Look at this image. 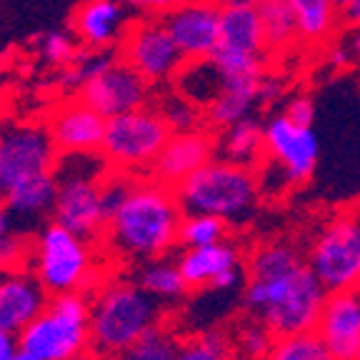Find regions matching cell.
Returning a JSON list of instances; mask_svg holds the SVG:
<instances>
[{
  "label": "cell",
  "mask_w": 360,
  "mask_h": 360,
  "mask_svg": "<svg viewBox=\"0 0 360 360\" xmlns=\"http://www.w3.org/2000/svg\"><path fill=\"white\" fill-rule=\"evenodd\" d=\"M183 215L186 210L175 188L163 186L153 175H138L130 195L108 223L103 245L112 258L128 265L173 255L180 245Z\"/></svg>",
  "instance_id": "1"
},
{
  "label": "cell",
  "mask_w": 360,
  "mask_h": 360,
  "mask_svg": "<svg viewBox=\"0 0 360 360\" xmlns=\"http://www.w3.org/2000/svg\"><path fill=\"white\" fill-rule=\"evenodd\" d=\"M160 323H165V305L133 278H103L90 292V350L103 358H118Z\"/></svg>",
  "instance_id": "2"
},
{
  "label": "cell",
  "mask_w": 360,
  "mask_h": 360,
  "mask_svg": "<svg viewBox=\"0 0 360 360\" xmlns=\"http://www.w3.org/2000/svg\"><path fill=\"white\" fill-rule=\"evenodd\" d=\"M326 300L328 290L313 276L308 263L270 281L245 278L243 285V308L276 338L315 333Z\"/></svg>",
  "instance_id": "3"
},
{
  "label": "cell",
  "mask_w": 360,
  "mask_h": 360,
  "mask_svg": "<svg viewBox=\"0 0 360 360\" xmlns=\"http://www.w3.org/2000/svg\"><path fill=\"white\" fill-rule=\"evenodd\" d=\"M110 165L101 153L60 155L53 170L58 180V195L51 220L90 243L103 240L108 228L103 210V180Z\"/></svg>",
  "instance_id": "4"
},
{
  "label": "cell",
  "mask_w": 360,
  "mask_h": 360,
  "mask_svg": "<svg viewBox=\"0 0 360 360\" xmlns=\"http://www.w3.org/2000/svg\"><path fill=\"white\" fill-rule=\"evenodd\" d=\"M175 195L186 213L215 215L233 225L253 215L260 200V188L253 168L215 158L183 180L175 188Z\"/></svg>",
  "instance_id": "5"
},
{
  "label": "cell",
  "mask_w": 360,
  "mask_h": 360,
  "mask_svg": "<svg viewBox=\"0 0 360 360\" xmlns=\"http://www.w3.org/2000/svg\"><path fill=\"white\" fill-rule=\"evenodd\" d=\"M28 270L38 278L48 295L73 290L93 292L103 281L93 258V243L53 220L33 233Z\"/></svg>",
  "instance_id": "6"
},
{
  "label": "cell",
  "mask_w": 360,
  "mask_h": 360,
  "mask_svg": "<svg viewBox=\"0 0 360 360\" xmlns=\"http://www.w3.org/2000/svg\"><path fill=\"white\" fill-rule=\"evenodd\" d=\"M321 143L313 125H298L283 112L265 120V158L255 168L260 198H278L303 186L318 168Z\"/></svg>",
  "instance_id": "7"
},
{
  "label": "cell",
  "mask_w": 360,
  "mask_h": 360,
  "mask_svg": "<svg viewBox=\"0 0 360 360\" xmlns=\"http://www.w3.org/2000/svg\"><path fill=\"white\" fill-rule=\"evenodd\" d=\"M18 345L43 360H80L90 350V292L51 295L43 313L18 335Z\"/></svg>",
  "instance_id": "8"
},
{
  "label": "cell",
  "mask_w": 360,
  "mask_h": 360,
  "mask_svg": "<svg viewBox=\"0 0 360 360\" xmlns=\"http://www.w3.org/2000/svg\"><path fill=\"white\" fill-rule=\"evenodd\" d=\"M170 135L173 133L155 105L138 108L133 112L108 120L101 155L112 170L150 175L153 163L170 141Z\"/></svg>",
  "instance_id": "9"
},
{
  "label": "cell",
  "mask_w": 360,
  "mask_h": 360,
  "mask_svg": "<svg viewBox=\"0 0 360 360\" xmlns=\"http://www.w3.org/2000/svg\"><path fill=\"white\" fill-rule=\"evenodd\" d=\"M305 263L330 292L360 288V213H338L318 228L305 250Z\"/></svg>",
  "instance_id": "10"
},
{
  "label": "cell",
  "mask_w": 360,
  "mask_h": 360,
  "mask_svg": "<svg viewBox=\"0 0 360 360\" xmlns=\"http://www.w3.org/2000/svg\"><path fill=\"white\" fill-rule=\"evenodd\" d=\"M118 51L120 58L135 73H141L153 88L173 83L188 63L160 15H146L130 22Z\"/></svg>",
  "instance_id": "11"
},
{
  "label": "cell",
  "mask_w": 360,
  "mask_h": 360,
  "mask_svg": "<svg viewBox=\"0 0 360 360\" xmlns=\"http://www.w3.org/2000/svg\"><path fill=\"white\" fill-rule=\"evenodd\" d=\"M56 143L40 123H11L3 128L0 143V195L35 175L53 173L58 165Z\"/></svg>",
  "instance_id": "12"
},
{
  "label": "cell",
  "mask_w": 360,
  "mask_h": 360,
  "mask_svg": "<svg viewBox=\"0 0 360 360\" xmlns=\"http://www.w3.org/2000/svg\"><path fill=\"white\" fill-rule=\"evenodd\" d=\"M175 260L191 290L231 292L243 285L245 263L240 248L231 238L215 245L183 248V253L175 255Z\"/></svg>",
  "instance_id": "13"
},
{
  "label": "cell",
  "mask_w": 360,
  "mask_h": 360,
  "mask_svg": "<svg viewBox=\"0 0 360 360\" xmlns=\"http://www.w3.org/2000/svg\"><path fill=\"white\" fill-rule=\"evenodd\" d=\"M150 96L153 85L141 73H135L123 58L112 63L105 73L85 83L78 93L80 101L88 103L105 120L150 105Z\"/></svg>",
  "instance_id": "14"
},
{
  "label": "cell",
  "mask_w": 360,
  "mask_h": 360,
  "mask_svg": "<svg viewBox=\"0 0 360 360\" xmlns=\"http://www.w3.org/2000/svg\"><path fill=\"white\" fill-rule=\"evenodd\" d=\"M160 18L186 60L213 58L220 48V3L186 0Z\"/></svg>",
  "instance_id": "15"
},
{
  "label": "cell",
  "mask_w": 360,
  "mask_h": 360,
  "mask_svg": "<svg viewBox=\"0 0 360 360\" xmlns=\"http://www.w3.org/2000/svg\"><path fill=\"white\" fill-rule=\"evenodd\" d=\"M105 125L108 120L101 112H96L78 96H70L48 112L45 128L60 155H78V153H101Z\"/></svg>",
  "instance_id": "16"
},
{
  "label": "cell",
  "mask_w": 360,
  "mask_h": 360,
  "mask_svg": "<svg viewBox=\"0 0 360 360\" xmlns=\"http://www.w3.org/2000/svg\"><path fill=\"white\" fill-rule=\"evenodd\" d=\"M215 158L218 150H215V135L210 130L200 128L191 133H173L153 163L150 175L163 186L178 188L183 180H188Z\"/></svg>",
  "instance_id": "17"
},
{
  "label": "cell",
  "mask_w": 360,
  "mask_h": 360,
  "mask_svg": "<svg viewBox=\"0 0 360 360\" xmlns=\"http://www.w3.org/2000/svg\"><path fill=\"white\" fill-rule=\"evenodd\" d=\"M315 335L335 360H360V288L328 295Z\"/></svg>",
  "instance_id": "18"
},
{
  "label": "cell",
  "mask_w": 360,
  "mask_h": 360,
  "mask_svg": "<svg viewBox=\"0 0 360 360\" xmlns=\"http://www.w3.org/2000/svg\"><path fill=\"white\" fill-rule=\"evenodd\" d=\"M48 300V290L28 268L0 273V333L18 338L43 313Z\"/></svg>",
  "instance_id": "19"
},
{
  "label": "cell",
  "mask_w": 360,
  "mask_h": 360,
  "mask_svg": "<svg viewBox=\"0 0 360 360\" xmlns=\"http://www.w3.org/2000/svg\"><path fill=\"white\" fill-rule=\"evenodd\" d=\"M130 28V8L123 0H85L70 18V33L85 48H120Z\"/></svg>",
  "instance_id": "20"
},
{
  "label": "cell",
  "mask_w": 360,
  "mask_h": 360,
  "mask_svg": "<svg viewBox=\"0 0 360 360\" xmlns=\"http://www.w3.org/2000/svg\"><path fill=\"white\" fill-rule=\"evenodd\" d=\"M220 48L268 56L258 0H220Z\"/></svg>",
  "instance_id": "21"
},
{
  "label": "cell",
  "mask_w": 360,
  "mask_h": 360,
  "mask_svg": "<svg viewBox=\"0 0 360 360\" xmlns=\"http://www.w3.org/2000/svg\"><path fill=\"white\" fill-rule=\"evenodd\" d=\"M215 150H218L220 160L255 170L265 158V123L255 115H248V118L218 130Z\"/></svg>",
  "instance_id": "22"
},
{
  "label": "cell",
  "mask_w": 360,
  "mask_h": 360,
  "mask_svg": "<svg viewBox=\"0 0 360 360\" xmlns=\"http://www.w3.org/2000/svg\"><path fill=\"white\" fill-rule=\"evenodd\" d=\"M255 105H260V78H223L220 96L205 108V123L223 130L253 115Z\"/></svg>",
  "instance_id": "23"
},
{
  "label": "cell",
  "mask_w": 360,
  "mask_h": 360,
  "mask_svg": "<svg viewBox=\"0 0 360 360\" xmlns=\"http://www.w3.org/2000/svg\"><path fill=\"white\" fill-rule=\"evenodd\" d=\"M58 195V180L53 173L35 175L13 186L6 195H0V202L11 210V215L22 223H33L40 218H51L53 205Z\"/></svg>",
  "instance_id": "24"
},
{
  "label": "cell",
  "mask_w": 360,
  "mask_h": 360,
  "mask_svg": "<svg viewBox=\"0 0 360 360\" xmlns=\"http://www.w3.org/2000/svg\"><path fill=\"white\" fill-rule=\"evenodd\" d=\"M305 265V250L288 238H270L250 250L245 258V278L250 281H270L288 276Z\"/></svg>",
  "instance_id": "25"
},
{
  "label": "cell",
  "mask_w": 360,
  "mask_h": 360,
  "mask_svg": "<svg viewBox=\"0 0 360 360\" xmlns=\"http://www.w3.org/2000/svg\"><path fill=\"white\" fill-rule=\"evenodd\" d=\"M130 278H133L150 298H155L158 303H163V305L180 303V300L191 292L186 278H183V273H180L178 260H175L173 255L133 265Z\"/></svg>",
  "instance_id": "26"
},
{
  "label": "cell",
  "mask_w": 360,
  "mask_h": 360,
  "mask_svg": "<svg viewBox=\"0 0 360 360\" xmlns=\"http://www.w3.org/2000/svg\"><path fill=\"white\" fill-rule=\"evenodd\" d=\"M115 60H120L118 48H85V45H80L73 63H68L65 68L58 70V88L68 98L78 96L85 83L98 78L101 73H105Z\"/></svg>",
  "instance_id": "27"
},
{
  "label": "cell",
  "mask_w": 360,
  "mask_h": 360,
  "mask_svg": "<svg viewBox=\"0 0 360 360\" xmlns=\"http://www.w3.org/2000/svg\"><path fill=\"white\" fill-rule=\"evenodd\" d=\"M303 43L321 45L330 40L340 20V8L333 0H288Z\"/></svg>",
  "instance_id": "28"
},
{
  "label": "cell",
  "mask_w": 360,
  "mask_h": 360,
  "mask_svg": "<svg viewBox=\"0 0 360 360\" xmlns=\"http://www.w3.org/2000/svg\"><path fill=\"white\" fill-rule=\"evenodd\" d=\"M173 83L175 93L186 96L188 101H193L205 110L208 105H213V101L223 90V75H220L213 58H205V60H188Z\"/></svg>",
  "instance_id": "29"
},
{
  "label": "cell",
  "mask_w": 360,
  "mask_h": 360,
  "mask_svg": "<svg viewBox=\"0 0 360 360\" xmlns=\"http://www.w3.org/2000/svg\"><path fill=\"white\" fill-rule=\"evenodd\" d=\"M258 13L268 53H285L300 40L295 15L288 0H258Z\"/></svg>",
  "instance_id": "30"
},
{
  "label": "cell",
  "mask_w": 360,
  "mask_h": 360,
  "mask_svg": "<svg viewBox=\"0 0 360 360\" xmlns=\"http://www.w3.org/2000/svg\"><path fill=\"white\" fill-rule=\"evenodd\" d=\"M180 345H183L180 335L175 333V328L165 321L153 328V330H148L138 343L125 348L118 358H112V360H178Z\"/></svg>",
  "instance_id": "31"
},
{
  "label": "cell",
  "mask_w": 360,
  "mask_h": 360,
  "mask_svg": "<svg viewBox=\"0 0 360 360\" xmlns=\"http://www.w3.org/2000/svg\"><path fill=\"white\" fill-rule=\"evenodd\" d=\"M231 238V223L223 218L205 213H186L180 223V245L183 248H202L215 245Z\"/></svg>",
  "instance_id": "32"
},
{
  "label": "cell",
  "mask_w": 360,
  "mask_h": 360,
  "mask_svg": "<svg viewBox=\"0 0 360 360\" xmlns=\"http://www.w3.org/2000/svg\"><path fill=\"white\" fill-rule=\"evenodd\" d=\"M155 108H158V112L163 115L170 133H191V130H200L202 120H205L202 108L195 105L193 101H188L186 96L175 93V90L160 98V103H158Z\"/></svg>",
  "instance_id": "33"
},
{
  "label": "cell",
  "mask_w": 360,
  "mask_h": 360,
  "mask_svg": "<svg viewBox=\"0 0 360 360\" xmlns=\"http://www.w3.org/2000/svg\"><path fill=\"white\" fill-rule=\"evenodd\" d=\"M233 340L225 333L202 330L183 340L178 360H233Z\"/></svg>",
  "instance_id": "34"
},
{
  "label": "cell",
  "mask_w": 360,
  "mask_h": 360,
  "mask_svg": "<svg viewBox=\"0 0 360 360\" xmlns=\"http://www.w3.org/2000/svg\"><path fill=\"white\" fill-rule=\"evenodd\" d=\"M278 338L258 321V318H248L238 326L236 338H233V350L240 353L245 360H268L270 350L276 345Z\"/></svg>",
  "instance_id": "35"
},
{
  "label": "cell",
  "mask_w": 360,
  "mask_h": 360,
  "mask_svg": "<svg viewBox=\"0 0 360 360\" xmlns=\"http://www.w3.org/2000/svg\"><path fill=\"white\" fill-rule=\"evenodd\" d=\"M268 360H335L315 333L278 338Z\"/></svg>",
  "instance_id": "36"
},
{
  "label": "cell",
  "mask_w": 360,
  "mask_h": 360,
  "mask_svg": "<svg viewBox=\"0 0 360 360\" xmlns=\"http://www.w3.org/2000/svg\"><path fill=\"white\" fill-rule=\"evenodd\" d=\"M80 43L70 30H48L38 38V53L40 60L51 68H65L68 63H73L78 56Z\"/></svg>",
  "instance_id": "37"
},
{
  "label": "cell",
  "mask_w": 360,
  "mask_h": 360,
  "mask_svg": "<svg viewBox=\"0 0 360 360\" xmlns=\"http://www.w3.org/2000/svg\"><path fill=\"white\" fill-rule=\"evenodd\" d=\"M30 250H33V236H22L18 231L11 233L0 243V273L25 270L30 263Z\"/></svg>",
  "instance_id": "38"
},
{
  "label": "cell",
  "mask_w": 360,
  "mask_h": 360,
  "mask_svg": "<svg viewBox=\"0 0 360 360\" xmlns=\"http://www.w3.org/2000/svg\"><path fill=\"white\" fill-rule=\"evenodd\" d=\"M283 115L285 118H290L292 123L298 125H313L315 120V103L310 96H305V93H298V96H292L290 101L285 103V108H283Z\"/></svg>",
  "instance_id": "39"
},
{
  "label": "cell",
  "mask_w": 360,
  "mask_h": 360,
  "mask_svg": "<svg viewBox=\"0 0 360 360\" xmlns=\"http://www.w3.org/2000/svg\"><path fill=\"white\" fill-rule=\"evenodd\" d=\"M283 96H285V83H283V78L265 73L263 78H260V103L270 105V103L283 101Z\"/></svg>",
  "instance_id": "40"
},
{
  "label": "cell",
  "mask_w": 360,
  "mask_h": 360,
  "mask_svg": "<svg viewBox=\"0 0 360 360\" xmlns=\"http://www.w3.org/2000/svg\"><path fill=\"white\" fill-rule=\"evenodd\" d=\"M353 60H358V58H355L350 43H335L330 51H328V63H330L333 68H338V70L353 65Z\"/></svg>",
  "instance_id": "41"
},
{
  "label": "cell",
  "mask_w": 360,
  "mask_h": 360,
  "mask_svg": "<svg viewBox=\"0 0 360 360\" xmlns=\"http://www.w3.org/2000/svg\"><path fill=\"white\" fill-rule=\"evenodd\" d=\"M340 20L350 28H360V0H350L348 6L340 8Z\"/></svg>",
  "instance_id": "42"
},
{
  "label": "cell",
  "mask_w": 360,
  "mask_h": 360,
  "mask_svg": "<svg viewBox=\"0 0 360 360\" xmlns=\"http://www.w3.org/2000/svg\"><path fill=\"white\" fill-rule=\"evenodd\" d=\"M11 233H15V218H13L11 210L0 202V243L6 240Z\"/></svg>",
  "instance_id": "43"
},
{
  "label": "cell",
  "mask_w": 360,
  "mask_h": 360,
  "mask_svg": "<svg viewBox=\"0 0 360 360\" xmlns=\"http://www.w3.org/2000/svg\"><path fill=\"white\" fill-rule=\"evenodd\" d=\"M180 3H186V0H150V6H148V15H165V13L175 11Z\"/></svg>",
  "instance_id": "44"
},
{
  "label": "cell",
  "mask_w": 360,
  "mask_h": 360,
  "mask_svg": "<svg viewBox=\"0 0 360 360\" xmlns=\"http://www.w3.org/2000/svg\"><path fill=\"white\" fill-rule=\"evenodd\" d=\"M18 338L15 335H6V333H0V360H11L13 355L18 353Z\"/></svg>",
  "instance_id": "45"
},
{
  "label": "cell",
  "mask_w": 360,
  "mask_h": 360,
  "mask_svg": "<svg viewBox=\"0 0 360 360\" xmlns=\"http://www.w3.org/2000/svg\"><path fill=\"white\" fill-rule=\"evenodd\" d=\"M123 3L130 8V11L146 13V15H148V6H150V0H123Z\"/></svg>",
  "instance_id": "46"
},
{
  "label": "cell",
  "mask_w": 360,
  "mask_h": 360,
  "mask_svg": "<svg viewBox=\"0 0 360 360\" xmlns=\"http://www.w3.org/2000/svg\"><path fill=\"white\" fill-rule=\"evenodd\" d=\"M350 48H353L355 58L360 60V28H355L353 35H350Z\"/></svg>",
  "instance_id": "47"
},
{
  "label": "cell",
  "mask_w": 360,
  "mask_h": 360,
  "mask_svg": "<svg viewBox=\"0 0 360 360\" xmlns=\"http://www.w3.org/2000/svg\"><path fill=\"white\" fill-rule=\"evenodd\" d=\"M11 360H43V358H38V355H33V353H28V350H22V348H18V353L13 355Z\"/></svg>",
  "instance_id": "48"
},
{
  "label": "cell",
  "mask_w": 360,
  "mask_h": 360,
  "mask_svg": "<svg viewBox=\"0 0 360 360\" xmlns=\"http://www.w3.org/2000/svg\"><path fill=\"white\" fill-rule=\"evenodd\" d=\"M80 360H110V358H103V355H98V353H88L85 358H80Z\"/></svg>",
  "instance_id": "49"
},
{
  "label": "cell",
  "mask_w": 360,
  "mask_h": 360,
  "mask_svg": "<svg viewBox=\"0 0 360 360\" xmlns=\"http://www.w3.org/2000/svg\"><path fill=\"white\" fill-rule=\"evenodd\" d=\"M333 3H335V6H338V8H343V6H348L350 0H333Z\"/></svg>",
  "instance_id": "50"
},
{
  "label": "cell",
  "mask_w": 360,
  "mask_h": 360,
  "mask_svg": "<svg viewBox=\"0 0 360 360\" xmlns=\"http://www.w3.org/2000/svg\"><path fill=\"white\" fill-rule=\"evenodd\" d=\"M202 3H220V0H202Z\"/></svg>",
  "instance_id": "51"
},
{
  "label": "cell",
  "mask_w": 360,
  "mask_h": 360,
  "mask_svg": "<svg viewBox=\"0 0 360 360\" xmlns=\"http://www.w3.org/2000/svg\"><path fill=\"white\" fill-rule=\"evenodd\" d=\"M0 143H3V125H0Z\"/></svg>",
  "instance_id": "52"
},
{
  "label": "cell",
  "mask_w": 360,
  "mask_h": 360,
  "mask_svg": "<svg viewBox=\"0 0 360 360\" xmlns=\"http://www.w3.org/2000/svg\"><path fill=\"white\" fill-rule=\"evenodd\" d=\"M358 213H360V208H358Z\"/></svg>",
  "instance_id": "53"
}]
</instances>
